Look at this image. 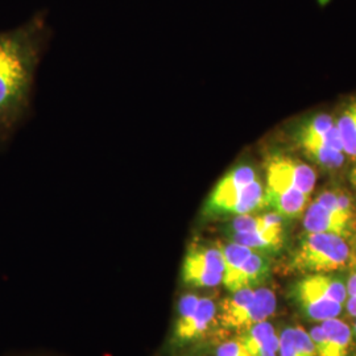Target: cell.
Segmentation results:
<instances>
[{"label":"cell","instance_id":"1","mask_svg":"<svg viewBox=\"0 0 356 356\" xmlns=\"http://www.w3.org/2000/svg\"><path fill=\"white\" fill-rule=\"evenodd\" d=\"M49 38L45 11L0 32V148L8 144L31 111L35 76Z\"/></svg>","mask_w":356,"mask_h":356},{"label":"cell","instance_id":"2","mask_svg":"<svg viewBox=\"0 0 356 356\" xmlns=\"http://www.w3.org/2000/svg\"><path fill=\"white\" fill-rule=\"evenodd\" d=\"M264 207V185L254 166L238 164L216 182L202 209L207 219L252 214Z\"/></svg>","mask_w":356,"mask_h":356},{"label":"cell","instance_id":"3","mask_svg":"<svg viewBox=\"0 0 356 356\" xmlns=\"http://www.w3.org/2000/svg\"><path fill=\"white\" fill-rule=\"evenodd\" d=\"M351 259L346 239L332 234H306L291 260V267L301 273H327L342 269Z\"/></svg>","mask_w":356,"mask_h":356},{"label":"cell","instance_id":"4","mask_svg":"<svg viewBox=\"0 0 356 356\" xmlns=\"http://www.w3.org/2000/svg\"><path fill=\"white\" fill-rule=\"evenodd\" d=\"M276 296L268 288H244L231 293L220 304L216 316L220 325L232 330L245 331L264 322L276 312Z\"/></svg>","mask_w":356,"mask_h":356},{"label":"cell","instance_id":"5","mask_svg":"<svg viewBox=\"0 0 356 356\" xmlns=\"http://www.w3.org/2000/svg\"><path fill=\"white\" fill-rule=\"evenodd\" d=\"M306 234H332L348 238L355 229V213L350 198L338 191H323L306 207Z\"/></svg>","mask_w":356,"mask_h":356},{"label":"cell","instance_id":"6","mask_svg":"<svg viewBox=\"0 0 356 356\" xmlns=\"http://www.w3.org/2000/svg\"><path fill=\"white\" fill-rule=\"evenodd\" d=\"M284 218L272 211L263 216H234L229 225V242L254 251L277 250L284 241Z\"/></svg>","mask_w":356,"mask_h":356},{"label":"cell","instance_id":"7","mask_svg":"<svg viewBox=\"0 0 356 356\" xmlns=\"http://www.w3.org/2000/svg\"><path fill=\"white\" fill-rule=\"evenodd\" d=\"M218 309L214 300L197 294H185L179 298L177 316L172 334L173 347L191 343L211 327L216 322Z\"/></svg>","mask_w":356,"mask_h":356},{"label":"cell","instance_id":"8","mask_svg":"<svg viewBox=\"0 0 356 356\" xmlns=\"http://www.w3.org/2000/svg\"><path fill=\"white\" fill-rule=\"evenodd\" d=\"M225 273V259L220 244L193 243L184 257L181 279L193 288H214L222 284Z\"/></svg>","mask_w":356,"mask_h":356},{"label":"cell","instance_id":"9","mask_svg":"<svg viewBox=\"0 0 356 356\" xmlns=\"http://www.w3.org/2000/svg\"><path fill=\"white\" fill-rule=\"evenodd\" d=\"M318 134L301 127L297 131V144L306 156L325 169H338L344 161L339 134Z\"/></svg>","mask_w":356,"mask_h":356},{"label":"cell","instance_id":"10","mask_svg":"<svg viewBox=\"0 0 356 356\" xmlns=\"http://www.w3.org/2000/svg\"><path fill=\"white\" fill-rule=\"evenodd\" d=\"M310 195L296 189L292 185L266 176L264 186V207L272 209L282 218L301 216L309 204Z\"/></svg>","mask_w":356,"mask_h":356},{"label":"cell","instance_id":"11","mask_svg":"<svg viewBox=\"0 0 356 356\" xmlns=\"http://www.w3.org/2000/svg\"><path fill=\"white\" fill-rule=\"evenodd\" d=\"M266 176L279 178L281 181L291 184L296 189H298L307 195L316 186L317 176L312 166L306 165L304 163L294 160L286 156H272L267 160L266 164Z\"/></svg>","mask_w":356,"mask_h":356},{"label":"cell","instance_id":"12","mask_svg":"<svg viewBox=\"0 0 356 356\" xmlns=\"http://www.w3.org/2000/svg\"><path fill=\"white\" fill-rule=\"evenodd\" d=\"M294 298L306 316L313 321L323 322L326 319L338 318L342 312V304L331 301L297 284L294 288Z\"/></svg>","mask_w":356,"mask_h":356},{"label":"cell","instance_id":"13","mask_svg":"<svg viewBox=\"0 0 356 356\" xmlns=\"http://www.w3.org/2000/svg\"><path fill=\"white\" fill-rule=\"evenodd\" d=\"M239 341L252 356L279 355V335L267 321L256 323L244 331V335L239 338Z\"/></svg>","mask_w":356,"mask_h":356},{"label":"cell","instance_id":"14","mask_svg":"<svg viewBox=\"0 0 356 356\" xmlns=\"http://www.w3.org/2000/svg\"><path fill=\"white\" fill-rule=\"evenodd\" d=\"M269 273V264L267 259L257 251H252L244 261L231 280L225 284L229 292H236L244 288H256L264 280Z\"/></svg>","mask_w":356,"mask_h":356},{"label":"cell","instance_id":"15","mask_svg":"<svg viewBox=\"0 0 356 356\" xmlns=\"http://www.w3.org/2000/svg\"><path fill=\"white\" fill-rule=\"evenodd\" d=\"M302 286L313 292L318 293L319 296L329 298L331 301H335L338 304H342L347 301L348 294H347V288L342 281L335 277L327 276L325 273H316V275H309L305 279L298 281Z\"/></svg>","mask_w":356,"mask_h":356},{"label":"cell","instance_id":"16","mask_svg":"<svg viewBox=\"0 0 356 356\" xmlns=\"http://www.w3.org/2000/svg\"><path fill=\"white\" fill-rule=\"evenodd\" d=\"M279 339L280 356H317L309 332L300 327L286 329L279 337Z\"/></svg>","mask_w":356,"mask_h":356},{"label":"cell","instance_id":"17","mask_svg":"<svg viewBox=\"0 0 356 356\" xmlns=\"http://www.w3.org/2000/svg\"><path fill=\"white\" fill-rule=\"evenodd\" d=\"M322 329L326 332L331 356H348L353 332L347 323L338 318H330L321 322Z\"/></svg>","mask_w":356,"mask_h":356},{"label":"cell","instance_id":"18","mask_svg":"<svg viewBox=\"0 0 356 356\" xmlns=\"http://www.w3.org/2000/svg\"><path fill=\"white\" fill-rule=\"evenodd\" d=\"M335 124L344 154L356 160V99L346 106Z\"/></svg>","mask_w":356,"mask_h":356},{"label":"cell","instance_id":"19","mask_svg":"<svg viewBox=\"0 0 356 356\" xmlns=\"http://www.w3.org/2000/svg\"><path fill=\"white\" fill-rule=\"evenodd\" d=\"M310 339L314 344L317 356H331L330 346L326 337V332L322 329V326H314L309 331Z\"/></svg>","mask_w":356,"mask_h":356},{"label":"cell","instance_id":"20","mask_svg":"<svg viewBox=\"0 0 356 356\" xmlns=\"http://www.w3.org/2000/svg\"><path fill=\"white\" fill-rule=\"evenodd\" d=\"M216 356H252L244 344L236 339V341H227L225 343L219 344L216 347Z\"/></svg>","mask_w":356,"mask_h":356},{"label":"cell","instance_id":"21","mask_svg":"<svg viewBox=\"0 0 356 356\" xmlns=\"http://www.w3.org/2000/svg\"><path fill=\"white\" fill-rule=\"evenodd\" d=\"M346 288H347L348 297H356V273H354V275L348 279Z\"/></svg>","mask_w":356,"mask_h":356},{"label":"cell","instance_id":"22","mask_svg":"<svg viewBox=\"0 0 356 356\" xmlns=\"http://www.w3.org/2000/svg\"><path fill=\"white\" fill-rule=\"evenodd\" d=\"M347 310H348V313L353 317H356V297H348V300H347Z\"/></svg>","mask_w":356,"mask_h":356},{"label":"cell","instance_id":"23","mask_svg":"<svg viewBox=\"0 0 356 356\" xmlns=\"http://www.w3.org/2000/svg\"><path fill=\"white\" fill-rule=\"evenodd\" d=\"M350 179H351V184L354 185V188L356 189V165L353 168V170L350 173Z\"/></svg>","mask_w":356,"mask_h":356},{"label":"cell","instance_id":"24","mask_svg":"<svg viewBox=\"0 0 356 356\" xmlns=\"http://www.w3.org/2000/svg\"><path fill=\"white\" fill-rule=\"evenodd\" d=\"M355 330H356V323H355Z\"/></svg>","mask_w":356,"mask_h":356}]
</instances>
